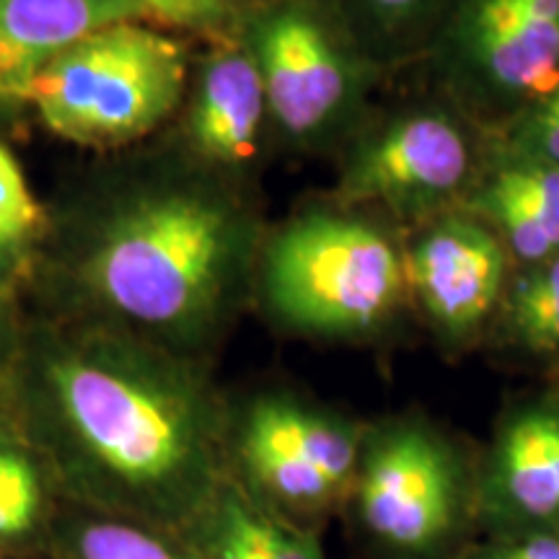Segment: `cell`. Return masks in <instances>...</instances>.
I'll list each match as a JSON object with an SVG mask.
<instances>
[{
  "label": "cell",
  "mask_w": 559,
  "mask_h": 559,
  "mask_svg": "<svg viewBox=\"0 0 559 559\" xmlns=\"http://www.w3.org/2000/svg\"><path fill=\"white\" fill-rule=\"evenodd\" d=\"M68 477L91 513L181 534L226 477L207 402L187 381L102 349L47 360Z\"/></svg>",
  "instance_id": "1"
},
{
  "label": "cell",
  "mask_w": 559,
  "mask_h": 559,
  "mask_svg": "<svg viewBox=\"0 0 559 559\" xmlns=\"http://www.w3.org/2000/svg\"><path fill=\"white\" fill-rule=\"evenodd\" d=\"M264 300L288 330L370 340L412 306L404 234L362 210H311L264 251Z\"/></svg>",
  "instance_id": "2"
},
{
  "label": "cell",
  "mask_w": 559,
  "mask_h": 559,
  "mask_svg": "<svg viewBox=\"0 0 559 559\" xmlns=\"http://www.w3.org/2000/svg\"><path fill=\"white\" fill-rule=\"evenodd\" d=\"M236 254L239 223L223 202L166 194L140 202L104 234L88 283L124 317L181 326L215 304Z\"/></svg>",
  "instance_id": "3"
},
{
  "label": "cell",
  "mask_w": 559,
  "mask_h": 559,
  "mask_svg": "<svg viewBox=\"0 0 559 559\" xmlns=\"http://www.w3.org/2000/svg\"><path fill=\"white\" fill-rule=\"evenodd\" d=\"M489 160V135L451 102L430 94L391 107L349 145L340 194L402 234L464 205Z\"/></svg>",
  "instance_id": "4"
},
{
  "label": "cell",
  "mask_w": 559,
  "mask_h": 559,
  "mask_svg": "<svg viewBox=\"0 0 559 559\" xmlns=\"http://www.w3.org/2000/svg\"><path fill=\"white\" fill-rule=\"evenodd\" d=\"M425 55L432 94L498 135L559 83V0H453Z\"/></svg>",
  "instance_id": "5"
},
{
  "label": "cell",
  "mask_w": 559,
  "mask_h": 559,
  "mask_svg": "<svg viewBox=\"0 0 559 559\" xmlns=\"http://www.w3.org/2000/svg\"><path fill=\"white\" fill-rule=\"evenodd\" d=\"M187 62L177 41L135 21L88 34L39 73L29 102L55 135L122 143L169 117Z\"/></svg>",
  "instance_id": "6"
},
{
  "label": "cell",
  "mask_w": 559,
  "mask_h": 559,
  "mask_svg": "<svg viewBox=\"0 0 559 559\" xmlns=\"http://www.w3.org/2000/svg\"><path fill=\"white\" fill-rule=\"evenodd\" d=\"M353 495L366 534L400 559L443 557L477 515V474L419 415L366 430Z\"/></svg>",
  "instance_id": "7"
},
{
  "label": "cell",
  "mask_w": 559,
  "mask_h": 559,
  "mask_svg": "<svg viewBox=\"0 0 559 559\" xmlns=\"http://www.w3.org/2000/svg\"><path fill=\"white\" fill-rule=\"evenodd\" d=\"M366 430L290 396H262L239 428V461L254 498L311 515L353 495Z\"/></svg>",
  "instance_id": "8"
},
{
  "label": "cell",
  "mask_w": 559,
  "mask_h": 559,
  "mask_svg": "<svg viewBox=\"0 0 559 559\" xmlns=\"http://www.w3.org/2000/svg\"><path fill=\"white\" fill-rule=\"evenodd\" d=\"M249 50L260 66L270 120L298 143L353 124L379 79L370 62L345 50L311 11L298 5L267 13Z\"/></svg>",
  "instance_id": "9"
},
{
  "label": "cell",
  "mask_w": 559,
  "mask_h": 559,
  "mask_svg": "<svg viewBox=\"0 0 559 559\" xmlns=\"http://www.w3.org/2000/svg\"><path fill=\"white\" fill-rule=\"evenodd\" d=\"M412 306L445 353L461 355L492 334L513 275L508 249L464 207L404 234Z\"/></svg>",
  "instance_id": "10"
},
{
  "label": "cell",
  "mask_w": 559,
  "mask_h": 559,
  "mask_svg": "<svg viewBox=\"0 0 559 559\" xmlns=\"http://www.w3.org/2000/svg\"><path fill=\"white\" fill-rule=\"evenodd\" d=\"M477 515L492 536L559 531V389L502 412L477 472Z\"/></svg>",
  "instance_id": "11"
},
{
  "label": "cell",
  "mask_w": 559,
  "mask_h": 559,
  "mask_svg": "<svg viewBox=\"0 0 559 559\" xmlns=\"http://www.w3.org/2000/svg\"><path fill=\"white\" fill-rule=\"evenodd\" d=\"M140 13V0H0V102H29L60 52Z\"/></svg>",
  "instance_id": "12"
},
{
  "label": "cell",
  "mask_w": 559,
  "mask_h": 559,
  "mask_svg": "<svg viewBox=\"0 0 559 559\" xmlns=\"http://www.w3.org/2000/svg\"><path fill=\"white\" fill-rule=\"evenodd\" d=\"M466 213L487 223L513 267L559 257V166L495 153L464 200Z\"/></svg>",
  "instance_id": "13"
},
{
  "label": "cell",
  "mask_w": 559,
  "mask_h": 559,
  "mask_svg": "<svg viewBox=\"0 0 559 559\" xmlns=\"http://www.w3.org/2000/svg\"><path fill=\"white\" fill-rule=\"evenodd\" d=\"M270 117L260 66L247 47H228L202 70L192 107V140L207 160L241 166L257 156Z\"/></svg>",
  "instance_id": "14"
},
{
  "label": "cell",
  "mask_w": 559,
  "mask_h": 559,
  "mask_svg": "<svg viewBox=\"0 0 559 559\" xmlns=\"http://www.w3.org/2000/svg\"><path fill=\"white\" fill-rule=\"evenodd\" d=\"M536 360L559 362V257L515 267L492 334Z\"/></svg>",
  "instance_id": "15"
},
{
  "label": "cell",
  "mask_w": 559,
  "mask_h": 559,
  "mask_svg": "<svg viewBox=\"0 0 559 559\" xmlns=\"http://www.w3.org/2000/svg\"><path fill=\"white\" fill-rule=\"evenodd\" d=\"M55 559H198V555L181 534L94 513L60 531Z\"/></svg>",
  "instance_id": "16"
},
{
  "label": "cell",
  "mask_w": 559,
  "mask_h": 559,
  "mask_svg": "<svg viewBox=\"0 0 559 559\" xmlns=\"http://www.w3.org/2000/svg\"><path fill=\"white\" fill-rule=\"evenodd\" d=\"M218 500L234 521L251 559H324L319 536L309 526L264 506L239 481L223 479Z\"/></svg>",
  "instance_id": "17"
},
{
  "label": "cell",
  "mask_w": 559,
  "mask_h": 559,
  "mask_svg": "<svg viewBox=\"0 0 559 559\" xmlns=\"http://www.w3.org/2000/svg\"><path fill=\"white\" fill-rule=\"evenodd\" d=\"M45 502L37 464L24 451L0 445V544L32 536L45 519Z\"/></svg>",
  "instance_id": "18"
},
{
  "label": "cell",
  "mask_w": 559,
  "mask_h": 559,
  "mask_svg": "<svg viewBox=\"0 0 559 559\" xmlns=\"http://www.w3.org/2000/svg\"><path fill=\"white\" fill-rule=\"evenodd\" d=\"M489 145L506 156L559 166V83L519 120L489 138Z\"/></svg>",
  "instance_id": "19"
},
{
  "label": "cell",
  "mask_w": 559,
  "mask_h": 559,
  "mask_svg": "<svg viewBox=\"0 0 559 559\" xmlns=\"http://www.w3.org/2000/svg\"><path fill=\"white\" fill-rule=\"evenodd\" d=\"M370 24L389 45L391 60L402 58L425 32L440 0H360Z\"/></svg>",
  "instance_id": "20"
},
{
  "label": "cell",
  "mask_w": 559,
  "mask_h": 559,
  "mask_svg": "<svg viewBox=\"0 0 559 559\" xmlns=\"http://www.w3.org/2000/svg\"><path fill=\"white\" fill-rule=\"evenodd\" d=\"M37 221L39 207L26 187L24 174L11 153L0 145V247L24 239Z\"/></svg>",
  "instance_id": "21"
},
{
  "label": "cell",
  "mask_w": 559,
  "mask_h": 559,
  "mask_svg": "<svg viewBox=\"0 0 559 559\" xmlns=\"http://www.w3.org/2000/svg\"><path fill=\"white\" fill-rule=\"evenodd\" d=\"M461 559H559V531L489 536V542L469 547Z\"/></svg>",
  "instance_id": "22"
},
{
  "label": "cell",
  "mask_w": 559,
  "mask_h": 559,
  "mask_svg": "<svg viewBox=\"0 0 559 559\" xmlns=\"http://www.w3.org/2000/svg\"><path fill=\"white\" fill-rule=\"evenodd\" d=\"M145 13L179 26H210L230 11L236 0H140Z\"/></svg>",
  "instance_id": "23"
},
{
  "label": "cell",
  "mask_w": 559,
  "mask_h": 559,
  "mask_svg": "<svg viewBox=\"0 0 559 559\" xmlns=\"http://www.w3.org/2000/svg\"><path fill=\"white\" fill-rule=\"evenodd\" d=\"M0 249H3V247H0Z\"/></svg>",
  "instance_id": "24"
}]
</instances>
